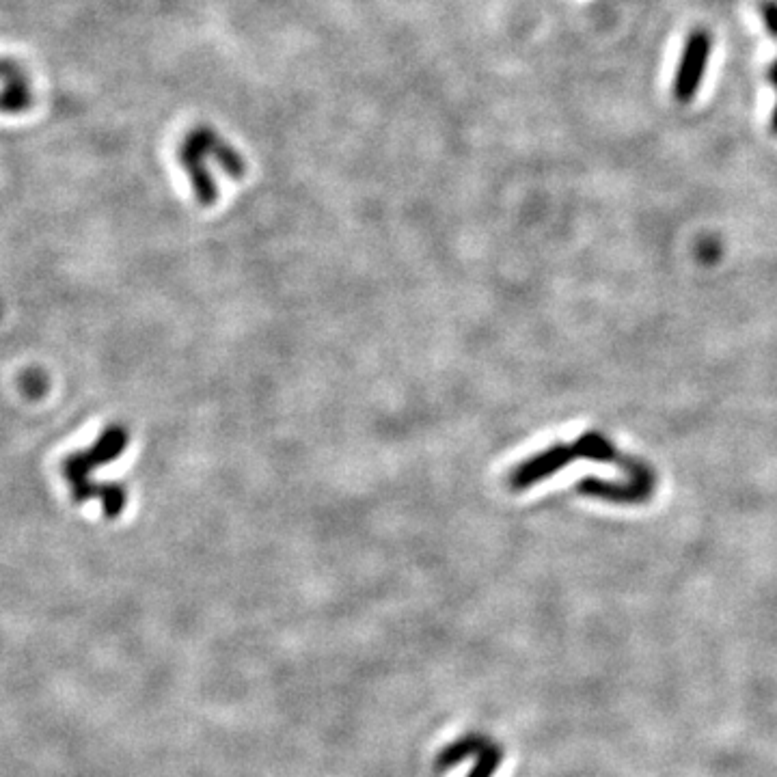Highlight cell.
<instances>
[{
	"label": "cell",
	"instance_id": "1",
	"mask_svg": "<svg viewBox=\"0 0 777 777\" xmlns=\"http://www.w3.org/2000/svg\"><path fill=\"white\" fill-rule=\"evenodd\" d=\"M130 434L124 426H108L91 447L80 449L63 460V477L76 503H85L100 495V486L91 480L95 469L117 460L126 452Z\"/></svg>",
	"mask_w": 777,
	"mask_h": 777
},
{
	"label": "cell",
	"instance_id": "2",
	"mask_svg": "<svg viewBox=\"0 0 777 777\" xmlns=\"http://www.w3.org/2000/svg\"><path fill=\"white\" fill-rule=\"evenodd\" d=\"M708 59H711V35L702 29L689 33L674 78V95L678 102H691L700 91Z\"/></svg>",
	"mask_w": 777,
	"mask_h": 777
},
{
	"label": "cell",
	"instance_id": "3",
	"mask_svg": "<svg viewBox=\"0 0 777 777\" xmlns=\"http://www.w3.org/2000/svg\"><path fill=\"white\" fill-rule=\"evenodd\" d=\"M577 449L575 443H557L553 447H547L544 452L531 456L529 460L521 462L512 473H510V488L512 490H525L529 486H534L542 482L544 477H549L557 471H562L568 467L570 462H575Z\"/></svg>",
	"mask_w": 777,
	"mask_h": 777
},
{
	"label": "cell",
	"instance_id": "4",
	"mask_svg": "<svg viewBox=\"0 0 777 777\" xmlns=\"http://www.w3.org/2000/svg\"><path fill=\"white\" fill-rule=\"evenodd\" d=\"M577 456L594 462H607V465H616L618 469H624L633 480L652 482L657 484V475L642 460H635L626 454H620L616 445H613L607 436L598 432H585L575 441Z\"/></svg>",
	"mask_w": 777,
	"mask_h": 777
},
{
	"label": "cell",
	"instance_id": "5",
	"mask_svg": "<svg viewBox=\"0 0 777 777\" xmlns=\"http://www.w3.org/2000/svg\"><path fill=\"white\" fill-rule=\"evenodd\" d=\"M35 106V91L24 67L0 59V113L22 115Z\"/></svg>",
	"mask_w": 777,
	"mask_h": 777
},
{
	"label": "cell",
	"instance_id": "6",
	"mask_svg": "<svg viewBox=\"0 0 777 777\" xmlns=\"http://www.w3.org/2000/svg\"><path fill=\"white\" fill-rule=\"evenodd\" d=\"M577 490L581 495L605 499L611 503H646L654 495V490H657V484L633 480V477L629 482H607L598 480V477H585L577 484Z\"/></svg>",
	"mask_w": 777,
	"mask_h": 777
},
{
	"label": "cell",
	"instance_id": "7",
	"mask_svg": "<svg viewBox=\"0 0 777 777\" xmlns=\"http://www.w3.org/2000/svg\"><path fill=\"white\" fill-rule=\"evenodd\" d=\"M98 497H100V503H102V512L106 514V518H111V521L126 510L128 490L121 486V484H117V482L102 484Z\"/></svg>",
	"mask_w": 777,
	"mask_h": 777
},
{
	"label": "cell",
	"instance_id": "8",
	"mask_svg": "<svg viewBox=\"0 0 777 777\" xmlns=\"http://www.w3.org/2000/svg\"><path fill=\"white\" fill-rule=\"evenodd\" d=\"M762 20H765L767 31L773 39H777V0H762L760 3Z\"/></svg>",
	"mask_w": 777,
	"mask_h": 777
},
{
	"label": "cell",
	"instance_id": "9",
	"mask_svg": "<svg viewBox=\"0 0 777 777\" xmlns=\"http://www.w3.org/2000/svg\"><path fill=\"white\" fill-rule=\"evenodd\" d=\"M769 78H771V83L777 87V61L771 65V70H769Z\"/></svg>",
	"mask_w": 777,
	"mask_h": 777
},
{
	"label": "cell",
	"instance_id": "10",
	"mask_svg": "<svg viewBox=\"0 0 777 777\" xmlns=\"http://www.w3.org/2000/svg\"><path fill=\"white\" fill-rule=\"evenodd\" d=\"M771 128H773V132L777 134V104H775V108H773V115H771Z\"/></svg>",
	"mask_w": 777,
	"mask_h": 777
}]
</instances>
